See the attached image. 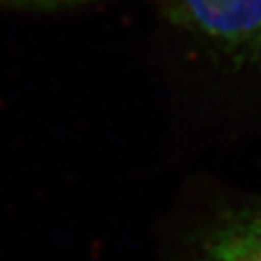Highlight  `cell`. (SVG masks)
<instances>
[{
    "label": "cell",
    "mask_w": 261,
    "mask_h": 261,
    "mask_svg": "<svg viewBox=\"0 0 261 261\" xmlns=\"http://www.w3.org/2000/svg\"><path fill=\"white\" fill-rule=\"evenodd\" d=\"M24 2H42V4H45V2H65V0H24Z\"/></svg>",
    "instance_id": "3957f363"
},
{
    "label": "cell",
    "mask_w": 261,
    "mask_h": 261,
    "mask_svg": "<svg viewBox=\"0 0 261 261\" xmlns=\"http://www.w3.org/2000/svg\"><path fill=\"white\" fill-rule=\"evenodd\" d=\"M201 40L240 64H261V0H174Z\"/></svg>",
    "instance_id": "6da1fadb"
},
{
    "label": "cell",
    "mask_w": 261,
    "mask_h": 261,
    "mask_svg": "<svg viewBox=\"0 0 261 261\" xmlns=\"http://www.w3.org/2000/svg\"><path fill=\"white\" fill-rule=\"evenodd\" d=\"M189 261H261V196L216 212L196 236Z\"/></svg>",
    "instance_id": "7a4b0ae2"
}]
</instances>
